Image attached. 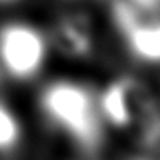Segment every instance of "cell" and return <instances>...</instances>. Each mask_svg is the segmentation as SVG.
<instances>
[{"instance_id": "2", "label": "cell", "mask_w": 160, "mask_h": 160, "mask_svg": "<svg viewBox=\"0 0 160 160\" xmlns=\"http://www.w3.org/2000/svg\"><path fill=\"white\" fill-rule=\"evenodd\" d=\"M99 113L106 130L131 133L140 142L160 122L151 88L135 74H117L97 88Z\"/></svg>"}, {"instance_id": "7", "label": "cell", "mask_w": 160, "mask_h": 160, "mask_svg": "<svg viewBox=\"0 0 160 160\" xmlns=\"http://www.w3.org/2000/svg\"><path fill=\"white\" fill-rule=\"evenodd\" d=\"M13 2H18V0H0V4H13Z\"/></svg>"}, {"instance_id": "3", "label": "cell", "mask_w": 160, "mask_h": 160, "mask_svg": "<svg viewBox=\"0 0 160 160\" xmlns=\"http://www.w3.org/2000/svg\"><path fill=\"white\" fill-rule=\"evenodd\" d=\"M52 54L49 31L29 20L0 23V83L27 85L36 81Z\"/></svg>"}, {"instance_id": "6", "label": "cell", "mask_w": 160, "mask_h": 160, "mask_svg": "<svg viewBox=\"0 0 160 160\" xmlns=\"http://www.w3.org/2000/svg\"><path fill=\"white\" fill-rule=\"evenodd\" d=\"M25 130L20 115L6 99L0 97V157H11L20 149Z\"/></svg>"}, {"instance_id": "4", "label": "cell", "mask_w": 160, "mask_h": 160, "mask_svg": "<svg viewBox=\"0 0 160 160\" xmlns=\"http://www.w3.org/2000/svg\"><path fill=\"white\" fill-rule=\"evenodd\" d=\"M52 52L68 61H88L97 52V38L92 20L81 11H67L49 29Z\"/></svg>"}, {"instance_id": "1", "label": "cell", "mask_w": 160, "mask_h": 160, "mask_svg": "<svg viewBox=\"0 0 160 160\" xmlns=\"http://www.w3.org/2000/svg\"><path fill=\"white\" fill-rule=\"evenodd\" d=\"M36 104L45 122L83 155L97 157L102 151L106 126L99 113L97 88L76 78H54L38 90Z\"/></svg>"}, {"instance_id": "5", "label": "cell", "mask_w": 160, "mask_h": 160, "mask_svg": "<svg viewBox=\"0 0 160 160\" xmlns=\"http://www.w3.org/2000/svg\"><path fill=\"white\" fill-rule=\"evenodd\" d=\"M124 49L138 65L160 67V15L138 16L133 23L119 31Z\"/></svg>"}]
</instances>
